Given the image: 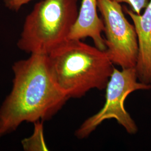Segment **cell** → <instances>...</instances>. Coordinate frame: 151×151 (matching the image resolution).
Returning a JSON list of instances; mask_svg holds the SVG:
<instances>
[{
  "label": "cell",
  "mask_w": 151,
  "mask_h": 151,
  "mask_svg": "<svg viewBox=\"0 0 151 151\" xmlns=\"http://www.w3.org/2000/svg\"><path fill=\"white\" fill-rule=\"evenodd\" d=\"M12 69V89L0 107V139L24 122L51 118L70 99L53 80L47 54H30Z\"/></svg>",
  "instance_id": "obj_1"
},
{
  "label": "cell",
  "mask_w": 151,
  "mask_h": 151,
  "mask_svg": "<svg viewBox=\"0 0 151 151\" xmlns=\"http://www.w3.org/2000/svg\"><path fill=\"white\" fill-rule=\"evenodd\" d=\"M47 60L55 83L70 99L106 89L114 68L105 51L77 39H67L47 54Z\"/></svg>",
  "instance_id": "obj_2"
},
{
  "label": "cell",
  "mask_w": 151,
  "mask_h": 151,
  "mask_svg": "<svg viewBox=\"0 0 151 151\" xmlns=\"http://www.w3.org/2000/svg\"><path fill=\"white\" fill-rule=\"evenodd\" d=\"M78 0H41L27 16L18 48L29 54H48L68 38L78 15Z\"/></svg>",
  "instance_id": "obj_3"
},
{
  "label": "cell",
  "mask_w": 151,
  "mask_h": 151,
  "mask_svg": "<svg viewBox=\"0 0 151 151\" xmlns=\"http://www.w3.org/2000/svg\"><path fill=\"white\" fill-rule=\"evenodd\" d=\"M151 89V85L139 81L135 67L122 70L114 67L106 87V101L104 106L82 123L76 131V137L78 139L87 138L104 121L111 119L116 120L130 134H135L138 127L124 107V101L133 92Z\"/></svg>",
  "instance_id": "obj_4"
},
{
  "label": "cell",
  "mask_w": 151,
  "mask_h": 151,
  "mask_svg": "<svg viewBox=\"0 0 151 151\" xmlns=\"http://www.w3.org/2000/svg\"><path fill=\"white\" fill-rule=\"evenodd\" d=\"M97 7L104 24L105 52L109 59L122 69L134 68L138 43L134 25L126 19L120 4L111 0H97Z\"/></svg>",
  "instance_id": "obj_5"
},
{
  "label": "cell",
  "mask_w": 151,
  "mask_h": 151,
  "mask_svg": "<svg viewBox=\"0 0 151 151\" xmlns=\"http://www.w3.org/2000/svg\"><path fill=\"white\" fill-rule=\"evenodd\" d=\"M123 11L132 19L137 35L138 54L135 68L138 79L151 85V0L142 15L125 6Z\"/></svg>",
  "instance_id": "obj_6"
},
{
  "label": "cell",
  "mask_w": 151,
  "mask_h": 151,
  "mask_svg": "<svg viewBox=\"0 0 151 151\" xmlns=\"http://www.w3.org/2000/svg\"><path fill=\"white\" fill-rule=\"evenodd\" d=\"M97 9V0H82L77 19L68 39L81 40L89 37L96 47L105 51L106 47L102 37L105 27L102 19L98 16Z\"/></svg>",
  "instance_id": "obj_7"
},
{
  "label": "cell",
  "mask_w": 151,
  "mask_h": 151,
  "mask_svg": "<svg viewBox=\"0 0 151 151\" xmlns=\"http://www.w3.org/2000/svg\"><path fill=\"white\" fill-rule=\"evenodd\" d=\"M43 121L39 120L34 124V133L30 137L22 140V143L25 151H48L44 142Z\"/></svg>",
  "instance_id": "obj_8"
},
{
  "label": "cell",
  "mask_w": 151,
  "mask_h": 151,
  "mask_svg": "<svg viewBox=\"0 0 151 151\" xmlns=\"http://www.w3.org/2000/svg\"><path fill=\"white\" fill-rule=\"evenodd\" d=\"M117 3H126L131 7V9L137 14H140L141 11L145 9L149 4L148 0H111Z\"/></svg>",
  "instance_id": "obj_9"
},
{
  "label": "cell",
  "mask_w": 151,
  "mask_h": 151,
  "mask_svg": "<svg viewBox=\"0 0 151 151\" xmlns=\"http://www.w3.org/2000/svg\"><path fill=\"white\" fill-rule=\"evenodd\" d=\"M32 0H4L5 5L9 9L17 11L22 6Z\"/></svg>",
  "instance_id": "obj_10"
}]
</instances>
